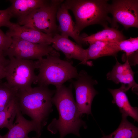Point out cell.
<instances>
[{"label":"cell","instance_id":"cell-9","mask_svg":"<svg viewBox=\"0 0 138 138\" xmlns=\"http://www.w3.org/2000/svg\"><path fill=\"white\" fill-rule=\"evenodd\" d=\"M109 9L112 16V27L119 23L126 29L138 28V0H113Z\"/></svg>","mask_w":138,"mask_h":138},{"label":"cell","instance_id":"cell-7","mask_svg":"<svg viewBox=\"0 0 138 138\" xmlns=\"http://www.w3.org/2000/svg\"><path fill=\"white\" fill-rule=\"evenodd\" d=\"M74 88L76 103L80 114H92L93 100L98 93L94 88L98 82L84 70H81L76 80H70Z\"/></svg>","mask_w":138,"mask_h":138},{"label":"cell","instance_id":"cell-20","mask_svg":"<svg viewBox=\"0 0 138 138\" xmlns=\"http://www.w3.org/2000/svg\"><path fill=\"white\" fill-rule=\"evenodd\" d=\"M17 106L16 95L9 105L0 111V128H5L9 130L12 127L16 116Z\"/></svg>","mask_w":138,"mask_h":138},{"label":"cell","instance_id":"cell-27","mask_svg":"<svg viewBox=\"0 0 138 138\" xmlns=\"http://www.w3.org/2000/svg\"><path fill=\"white\" fill-rule=\"evenodd\" d=\"M6 74L5 68L0 64V82L2 79L5 78Z\"/></svg>","mask_w":138,"mask_h":138},{"label":"cell","instance_id":"cell-17","mask_svg":"<svg viewBox=\"0 0 138 138\" xmlns=\"http://www.w3.org/2000/svg\"><path fill=\"white\" fill-rule=\"evenodd\" d=\"M9 7L13 17L18 19L25 16L34 10L48 3L45 0H11Z\"/></svg>","mask_w":138,"mask_h":138},{"label":"cell","instance_id":"cell-5","mask_svg":"<svg viewBox=\"0 0 138 138\" xmlns=\"http://www.w3.org/2000/svg\"><path fill=\"white\" fill-rule=\"evenodd\" d=\"M64 0H52L28 15L18 19L20 25H28L45 33L54 35L57 33L56 15Z\"/></svg>","mask_w":138,"mask_h":138},{"label":"cell","instance_id":"cell-12","mask_svg":"<svg viewBox=\"0 0 138 138\" xmlns=\"http://www.w3.org/2000/svg\"><path fill=\"white\" fill-rule=\"evenodd\" d=\"M116 63L112 70L106 75L107 79L118 84L120 83L126 86L127 91L131 88L132 91L137 93L138 85L135 82L134 72L132 70L128 61L123 64L120 63L115 57Z\"/></svg>","mask_w":138,"mask_h":138},{"label":"cell","instance_id":"cell-23","mask_svg":"<svg viewBox=\"0 0 138 138\" xmlns=\"http://www.w3.org/2000/svg\"><path fill=\"white\" fill-rule=\"evenodd\" d=\"M12 41V37L4 33L0 29V53L4 55V53L10 47Z\"/></svg>","mask_w":138,"mask_h":138},{"label":"cell","instance_id":"cell-1","mask_svg":"<svg viewBox=\"0 0 138 138\" xmlns=\"http://www.w3.org/2000/svg\"><path fill=\"white\" fill-rule=\"evenodd\" d=\"M71 84L68 87L63 85L56 88L52 98L53 104L56 107L59 113L58 119H53L48 125L47 129L52 134L59 132V138H64L72 134L80 137L79 131L87 126L81 118L73 94Z\"/></svg>","mask_w":138,"mask_h":138},{"label":"cell","instance_id":"cell-13","mask_svg":"<svg viewBox=\"0 0 138 138\" xmlns=\"http://www.w3.org/2000/svg\"><path fill=\"white\" fill-rule=\"evenodd\" d=\"M16 117V120L12 127L5 135H0V138H31L28 135L32 131L36 132L37 137H40L41 134L35 123L33 120H27L24 117L18 105Z\"/></svg>","mask_w":138,"mask_h":138},{"label":"cell","instance_id":"cell-8","mask_svg":"<svg viewBox=\"0 0 138 138\" xmlns=\"http://www.w3.org/2000/svg\"><path fill=\"white\" fill-rule=\"evenodd\" d=\"M12 39L11 45L4 53L5 56L39 60L49 55L60 54L50 45L34 43L15 38Z\"/></svg>","mask_w":138,"mask_h":138},{"label":"cell","instance_id":"cell-22","mask_svg":"<svg viewBox=\"0 0 138 138\" xmlns=\"http://www.w3.org/2000/svg\"><path fill=\"white\" fill-rule=\"evenodd\" d=\"M119 50L123 51L125 55L129 56L138 51V37H130L119 42H117Z\"/></svg>","mask_w":138,"mask_h":138},{"label":"cell","instance_id":"cell-10","mask_svg":"<svg viewBox=\"0 0 138 138\" xmlns=\"http://www.w3.org/2000/svg\"><path fill=\"white\" fill-rule=\"evenodd\" d=\"M6 34L34 43L50 45L54 35L45 33L29 25H20L17 23H13Z\"/></svg>","mask_w":138,"mask_h":138},{"label":"cell","instance_id":"cell-21","mask_svg":"<svg viewBox=\"0 0 138 138\" xmlns=\"http://www.w3.org/2000/svg\"><path fill=\"white\" fill-rule=\"evenodd\" d=\"M17 91L7 82H0V111L4 109L13 100Z\"/></svg>","mask_w":138,"mask_h":138},{"label":"cell","instance_id":"cell-14","mask_svg":"<svg viewBox=\"0 0 138 138\" xmlns=\"http://www.w3.org/2000/svg\"><path fill=\"white\" fill-rule=\"evenodd\" d=\"M56 18L59 23L58 31L60 32V34L71 37L76 43L82 46L84 43L81 40V36L79 35L75 23L73 21L63 2L58 8Z\"/></svg>","mask_w":138,"mask_h":138},{"label":"cell","instance_id":"cell-26","mask_svg":"<svg viewBox=\"0 0 138 138\" xmlns=\"http://www.w3.org/2000/svg\"><path fill=\"white\" fill-rule=\"evenodd\" d=\"M3 54L0 53V64L5 68L8 64L9 60L6 58Z\"/></svg>","mask_w":138,"mask_h":138},{"label":"cell","instance_id":"cell-25","mask_svg":"<svg viewBox=\"0 0 138 138\" xmlns=\"http://www.w3.org/2000/svg\"><path fill=\"white\" fill-rule=\"evenodd\" d=\"M138 51L129 55L126 56L125 54L122 56V59H125L127 60L130 65H135L138 64Z\"/></svg>","mask_w":138,"mask_h":138},{"label":"cell","instance_id":"cell-19","mask_svg":"<svg viewBox=\"0 0 138 138\" xmlns=\"http://www.w3.org/2000/svg\"><path fill=\"white\" fill-rule=\"evenodd\" d=\"M122 119L118 128L110 134L101 138H138V128L127 120V116L122 115Z\"/></svg>","mask_w":138,"mask_h":138},{"label":"cell","instance_id":"cell-6","mask_svg":"<svg viewBox=\"0 0 138 138\" xmlns=\"http://www.w3.org/2000/svg\"><path fill=\"white\" fill-rule=\"evenodd\" d=\"M9 58V62L5 68V78L8 84L17 91L31 88L36 78V61L13 57Z\"/></svg>","mask_w":138,"mask_h":138},{"label":"cell","instance_id":"cell-18","mask_svg":"<svg viewBox=\"0 0 138 138\" xmlns=\"http://www.w3.org/2000/svg\"><path fill=\"white\" fill-rule=\"evenodd\" d=\"M102 30L90 35L81 37V40L84 43H88L94 41H99L117 42L126 39L122 32L115 28L104 27Z\"/></svg>","mask_w":138,"mask_h":138},{"label":"cell","instance_id":"cell-4","mask_svg":"<svg viewBox=\"0 0 138 138\" xmlns=\"http://www.w3.org/2000/svg\"><path fill=\"white\" fill-rule=\"evenodd\" d=\"M60 54H50L36 61L39 73L34 83L39 86L53 85L57 88L65 82L76 79L78 73L76 68L69 61L61 59Z\"/></svg>","mask_w":138,"mask_h":138},{"label":"cell","instance_id":"cell-16","mask_svg":"<svg viewBox=\"0 0 138 138\" xmlns=\"http://www.w3.org/2000/svg\"><path fill=\"white\" fill-rule=\"evenodd\" d=\"M86 49V61L102 57L112 56L116 57L120 51L116 42L96 41L89 43Z\"/></svg>","mask_w":138,"mask_h":138},{"label":"cell","instance_id":"cell-3","mask_svg":"<svg viewBox=\"0 0 138 138\" xmlns=\"http://www.w3.org/2000/svg\"><path fill=\"white\" fill-rule=\"evenodd\" d=\"M107 0H66L63 3L73 13L77 29L80 33L86 27L99 24L103 27L112 23L108 16L109 4Z\"/></svg>","mask_w":138,"mask_h":138},{"label":"cell","instance_id":"cell-2","mask_svg":"<svg viewBox=\"0 0 138 138\" xmlns=\"http://www.w3.org/2000/svg\"><path fill=\"white\" fill-rule=\"evenodd\" d=\"M55 91L47 86H39L17 91V103L20 111L34 122L41 133L52 111V98Z\"/></svg>","mask_w":138,"mask_h":138},{"label":"cell","instance_id":"cell-28","mask_svg":"<svg viewBox=\"0 0 138 138\" xmlns=\"http://www.w3.org/2000/svg\"><path fill=\"white\" fill-rule=\"evenodd\" d=\"M39 138L38 137H32V138Z\"/></svg>","mask_w":138,"mask_h":138},{"label":"cell","instance_id":"cell-15","mask_svg":"<svg viewBox=\"0 0 138 138\" xmlns=\"http://www.w3.org/2000/svg\"><path fill=\"white\" fill-rule=\"evenodd\" d=\"M125 86L122 84L118 89L108 90L113 98L112 103L118 107L122 115L130 116L134 121H138V110L137 107H134L131 105L126 94Z\"/></svg>","mask_w":138,"mask_h":138},{"label":"cell","instance_id":"cell-24","mask_svg":"<svg viewBox=\"0 0 138 138\" xmlns=\"http://www.w3.org/2000/svg\"><path fill=\"white\" fill-rule=\"evenodd\" d=\"M13 17L9 7L4 10H0V27L5 26L8 28L13 23L10 19Z\"/></svg>","mask_w":138,"mask_h":138},{"label":"cell","instance_id":"cell-11","mask_svg":"<svg viewBox=\"0 0 138 138\" xmlns=\"http://www.w3.org/2000/svg\"><path fill=\"white\" fill-rule=\"evenodd\" d=\"M68 38L58 33L55 34L53 37L52 47L56 51L63 53L67 60L76 59L80 61L81 64L92 66L91 62L86 60V49L73 42Z\"/></svg>","mask_w":138,"mask_h":138}]
</instances>
